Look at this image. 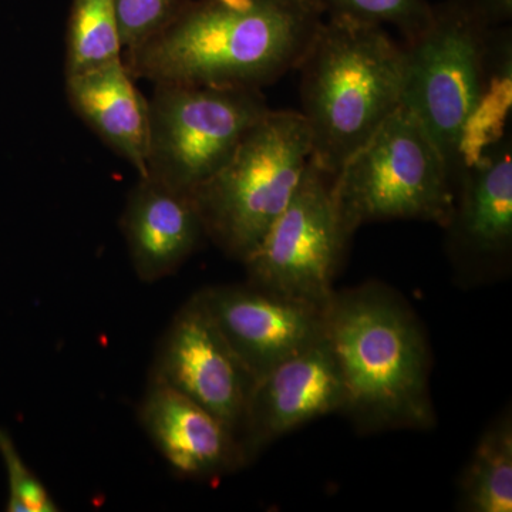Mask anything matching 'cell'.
<instances>
[{"instance_id":"cell-7","label":"cell","mask_w":512,"mask_h":512,"mask_svg":"<svg viewBox=\"0 0 512 512\" xmlns=\"http://www.w3.org/2000/svg\"><path fill=\"white\" fill-rule=\"evenodd\" d=\"M269 110L259 89L154 84L148 100L147 177L191 194L220 170Z\"/></svg>"},{"instance_id":"cell-1","label":"cell","mask_w":512,"mask_h":512,"mask_svg":"<svg viewBox=\"0 0 512 512\" xmlns=\"http://www.w3.org/2000/svg\"><path fill=\"white\" fill-rule=\"evenodd\" d=\"M323 19L315 0H190L123 60L153 84L262 90L298 69Z\"/></svg>"},{"instance_id":"cell-4","label":"cell","mask_w":512,"mask_h":512,"mask_svg":"<svg viewBox=\"0 0 512 512\" xmlns=\"http://www.w3.org/2000/svg\"><path fill=\"white\" fill-rule=\"evenodd\" d=\"M296 70L311 158L335 177L402 106L403 47L380 26L323 19Z\"/></svg>"},{"instance_id":"cell-15","label":"cell","mask_w":512,"mask_h":512,"mask_svg":"<svg viewBox=\"0 0 512 512\" xmlns=\"http://www.w3.org/2000/svg\"><path fill=\"white\" fill-rule=\"evenodd\" d=\"M66 77L70 109L138 177L146 175L148 99L136 86L123 57Z\"/></svg>"},{"instance_id":"cell-3","label":"cell","mask_w":512,"mask_h":512,"mask_svg":"<svg viewBox=\"0 0 512 512\" xmlns=\"http://www.w3.org/2000/svg\"><path fill=\"white\" fill-rule=\"evenodd\" d=\"M325 339L335 357L348 414L360 431L429 430L430 349L416 315L377 282L336 291L325 309Z\"/></svg>"},{"instance_id":"cell-10","label":"cell","mask_w":512,"mask_h":512,"mask_svg":"<svg viewBox=\"0 0 512 512\" xmlns=\"http://www.w3.org/2000/svg\"><path fill=\"white\" fill-rule=\"evenodd\" d=\"M345 390L326 339L256 377L238 441L245 464L285 434L342 412Z\"/></svg>"},{"instance_id":"cell-16","label":"cell","mask_w":512,"mask_h":512,"mask_svg":"<svg viewBox=\"0 0 512 512\" xmlns=\"http://www.w3.org/2000/svg\"><path fill=\"white\" fill-rule=\"evenodd\" d=\"M468 512L512 511V417L505 412L484 431L460 483Z\"/></svg>"},{"instance_id":"cell-18","label":"cell","mask_w":512,"mask_h":512,"mask_svg":"<svg viewBox=\"0 0 512 512\" xmlns=\"http://www.w3.org/2000/svg\"><path fill=\"white\" fill-rule=\"evenodd\" d=\"M326 18L393 26L410 40L426 28L433 12L429 0H315Z\"/></svg>"},{"instance_id":"cell-9","label":"cell","mask_w":512,"mask_h":512,"mask_svg":"<svg viewBox=\"0 0 512 512\" xmlns=\"http://www.w3.org/2000/svg\"><path fill=\"white\" fill-rule=\"evenodd\" d=\"M177 390L237 436L255 376L232 350L200 292L175 313L151 367V379Z\"/></svg>"},{"instance_id":"cell-6","label":"cell","mask_w":512,"mask_h":512,"mask_svg":"<svg viewBox=\"0 0 512 512\" xmlns=\"http://www.w3.org/2000/svg\"><path fill=\"white\" fill-rule=\"evenodd\" d=\"M333 195L352 238L377 221H424L444 228L456 183L426 128L400 106L335 175Z\"/></svg>"},{"instance_id":"cell-11","label":"cell","mask_w":512,"mask_h":512,"mask_svg":"<svg viewBox=\"0 0 512 512\" xmlns=\"http://www.w3.org/2000/svg\"><path fill=\"white\" fill-rule=\"evenodd\" d=\"M229 346L256 377L325 338V311L249 284L200 291Z\"/></svg>"},{"instance_id":"cell-12","label":"cell","mask_w":512,"mask_h":512,"mask_svg":"<svg viewBox=\"0 0 512 512\" xmlns=\"http://www.w3.org/2000/svg\"><path fill=\"white\" fill-rule=\"evenodd\" d=\"M451 261L463 274H494L512 251V153L508 138L490 144L458 178L444 225Z\"/></svg>"},{"instance_id":"cell-19","label":"cell","mask_w":512,"mask_h":512,"mask_svg":"<svg viewBox=\"0 0 512 512\" xmlns=\"http://www.w3.org/2000/svg\"><path fill=\"white\" fill-rule=\"evenodd\" d=\"M190 0H114L121 43L133 50L167 28Z\"/></svg>"},{"instance_id":"cell-2","label":"cell","mask_w":512,"mask_h":512,"mask_svg":"<svg viewBox=\"0 0 512 512\" xmlns=\"http://www.w3.org/2000/svg\"><path fill=\"white\" fill-rule=\"evenodd\" d=\"M473 0L433 5L426 28L403 47L402 106L412 111L446 158L454 183L500 138L507 109L491 103L494 80L511 76V45L497 39Z\"/></svg>"},{"instance_id":"cell-21","label":"cell","mask_w":512,"mask_h":512,"mask_svg":"<svg viewBox=\"0 0 512 512\" xmlns=\"http://www.w3.org/2000/svg\"><path fill=\"white\" fill-rule=\"evenodd\" d=\"M473 2L478 15L491 29L505 25L512 18V0H473Z\"/></svg>"},{"instance_id":"cell-20","label":"cell","mask_w":512,"mask_h":512,"mask_svg":"<svg viewBox=\"0 0 512 512\" xmlns=\"http://www.w3.org/2000/svg\"><path fill=\"white\" fill-rule=\"evenodd\" d=\"M0 454L9 478L10 512H57L59 505L42 481L26 466L6 431L0 430Z\"/></svg>"},{"instance_id":"cell-14","label":"cell","mask_w":512,"mask_h":512,"mask_svg":"<svg viewBox=\"0 0 512 512\" xmlns=\"http://www.w3.org/2000/svg\"><path fill=\"white\" fill-rule=\"evenodd\" d=\"M128 255L140 281L174 275L205 238L190 194L151 177H138L120 220Z\"/></svg>"},{"instance_id":"cell-17","label":"cell","mask_w":512,"mask_h":512,"mask_svg":"<svg viewBox=\"0 0 512 512\" xmlns=\"http://www.w3.org/2000/svg\"><path fill=\"white\" fill-rule=\"evenodd\" d=\"M123 50L114 0H72L64 76L121 59Z\"/></svg>"},{"instance_id":"cell-5","label":"cell","mask_w":512,"mask_h":512,"mask_svg":"<svg viewBox=\"0 0 512 512\" xmlns=\"http://www.w3.org/2000/svg\"><path fill=\"white\" fill-rule=\"evenodd\" d=\"M311 157L302 114L269 110L220 170L191 192L205 238L244 262L288 207Z\"/></svg>"},{"instance_id":"cell-8","label":"cell","mask_w":512,"mask_h":512,"mask_svg":"<svg viewBox=\"0 0 512 512\" xmlns=\"http://www.w3.org/2000/svg\"><path fill=\"white\" fill-rule=\"evenodd\" d=\"M333 178L311 158L288 207L242 262L247 284L325 311L350 241L340 222Z\"/></svg>"},{"instance_id":"cell-13","label":"cell","mask_w":512,"mask_h":512,"mask_svg":"<svg viewBox=\"0 0 512 512\" xmlns=\"http://www.w3.org/2000/svg\"><path fill=\"white\" fill-rule=\"evenodd\" d=\"M138 417L178 476L212 480L247 466L237 436L221 420L163 383L150 380Z\"/></svg>"}]
</instances>
